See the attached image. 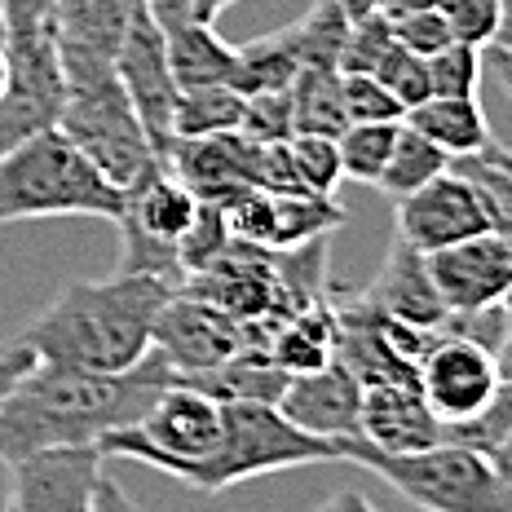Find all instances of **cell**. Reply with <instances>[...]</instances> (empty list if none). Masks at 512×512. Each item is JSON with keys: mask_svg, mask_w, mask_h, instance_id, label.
<instances>
[{"mask_svg": "<svg viewBox=\"0 0 512 512\" xmlns=\"http://www.w3.org/2000/svg\"><path fill=\"white\" fill-rule=\"evenodd\" d=\"M177 380V371L151 349L128 371H76L36 362L0 398V460L18 464L45 451H80L128 429Z\"/></svg>", "mask_w": 512, "mask_h": 512, "instance_id": "1", "label": "cell"}, {"mask_svg": "<svg viewBox=\"0 0 512 512\" xmlns=\"http://www.w3.org/2000/svg\"><path fill=\"white\" fill-rule=\"evenodd\" d=\"M177 287L155 274L67 283L23 327L36 362L76 371H128L155 345V318Z\"/></svg>", "mask_w": 512, "mask_h": 512, "instance_id": "2", "label": "cell"}, {"mask_svg": "<svg viewBox=\"0 0 512 512\" xmlns=\"http://www.w3.org/2000/svg\"><path fill=\"white\" fill-rule=\"evenodd\" d=\"M124 190L106 181L62 128L31 137L0 155V226L49 217L120 221Z\"/></svg>", "mask_w": 512, "mask_h": 512, "instance_id": "3", "label": "cell"}, {"mask_svg": "<svg viewBox=\"0 0 512 512\" xmlns=\"http://www.w3.org/2000/svg\"><path fill=\"white\" fill-rule=\"evenodd\" d=\"M345 464L376 473L384 486H393L424 512H512L495 460L473 446L437 442L424 451L384 455L371 451L362 437H345Z\"/></svg>", "mask_w": 512, "mask_h": 512, "instance_id": "4", "label": "cell"}, {"mask_svg": "<svg viewBox=\"0 0 512 512\" xmlns=\"http://www.w3.org/2000/svg\"><path fill=\"white\" fill-rule=\"evenodd\" d=\"M221 442H226V402H217L190 380H173L146 407L142 420L102 437L98 455L151 464L164 477L190 486V477L221 451Z\"/></svg>", "mask_w": 512, "mask_h": 512, "instance_id": "5", "label": "cell"}, {"mask_svg": "<svg viewBox=\"0 0 512 512\" xmlns=\"http://www.w3.org/2000/svg\"><path fill=\"white\" fill-rule=\"evenodd\" d=\"M305 464H345V437L332 442V437L296 429L270 402H226V442L190 477V490L221 495V490L252 482V477Z\"/></svg>", "mask_w": 512, "mask_h": 512, "instance_id": "6", "label": "cell"}, {"mask_svg": "<svg viewBox=\"0 0 512 512\" xmlns=\"http://www.w3.org/2000/svg\"><path fill=\"white\" fill-rule=\"evenodd\" d=\"M58 128L120 190H128L137 177L159 164L151 137H146V128L137 120L124 84L115 80V71L89 76V80H67V102H62Z\"/></svg>", "mask_w": 512, "mask_h": 512, "instance_id": "7", "label": "cell"}, {"mask_svg": "<svg viewBox=\"0 0 512 512\" xmlns=\"http://www.w3.org/2000/svg\"><path fill=\"white\" fill-rule=\"evenodd\" d=\"M199 199L164 168V159L124 190L120 212V274H155L181 287V239L195 226Z\"/></svg>", "mask_w": 512, "mask_h": 512, "instance_id": "8", "label": "cell"}, {"mask_svg": "<svg viewBox=\"0 0 512 512\" xmlns=\"http://www.w3.org/2000/svg\"><path fill=\"white\" fill-rule=\"evenodd\" d=\"M5 53L9 76L0 89V155L58 128L62 102H67V71H62L53 31L5 40Z\"/></svg>", "mask_w": 512, "mask_h": 512, "instance_id": "9", "label": "cell"}, {"mask_svg": "<svg viewBox=\"0 0 512 512\" xmlns=\"http://www.w3.org/2000/svg\"><path fill=\"white\" fill-rule=\"evenodd\" d=\"M415 384H420L424 402L433 407L437 420L460 424V420H473V415L495 398L504 376H499L495 349L477 345V340H464V336L437 332L429 354L415 367Z\"/></svg>", "mask_w": 512, "mask_h": 512, "instance_id": "10", "label": "cell"}, {"mask_svg": "<svg viewBox=\"0 0 512 512\" xmlns=\"http://www.w3.org/2000/svg\"><path fill=\"white\" fill-rule=\"evenodd\" d=\"M115 80L124 84V93L146 128V137H151L155 155H164L168 142H173V106H177L181 89L173 80V67H168L164 27H159L142 5H137L133 23L124 31L120 53H115Z\"/></svg>", "mask_w": 512, "mask_h": 512, "instance_id": "11", "label": "cell"}, {"mask_svg": "<svg viewBox=\"0 0 512 512\" xmlns=\"http://www.w3.org/2000/svg\"><path fill=\"white\" fill-rule=\"evenodd\" d=\"M164 362L177 371V380H195L204 371L230 362L243 349V323L221 314L217 305L199 301V296L173 292L168 305L155 318V345Z\"/></svg>", "mask_w": 512, "mask_h": 512, "instance_id": "12", "label": "cell"}, {"mask_svg": "<svg viewBox=\"0 0 512 512\" xmlns=\"http://www.w3.org/2000/svg\"><path fill=\"white\" fill-rule=\"evenodd\" d=\"M393 234L402 243H411L415 252L433 256L451 243H464V239H477V234H490L486 230V212L477 204L473 186L446 168L442 177H433L429 186L411 190L407 199H398V221H393Z\"/></svg>", "mask_w": 512, "mask_h": 512, "instance_id": "13", "label": "cell"}, {"mask_svg": "<svg viewBox=\"0 0 512 512\" xmlns=\"http://www.w3.org/2000/svg\"><path fill=\"white\" fill-rule=\"evenodd\" d=\"M98 482H102L98 446L31 455V460L9 464L5 512H93Z\"/></svg>", "mask_w": 512, "mask_h": 512, "instance_id": "14", "label": "cell"}, {"mask_svg": "<svg viewBox=\"0 0 512 512\" xmlns=\"http://www.w3.org/2000/svg\"><path fill=\"white\" fill-rule=\"evenodd\" d=\"M137 14V0H53V40L67 80L115 71V53Z\"/></svg>", "mask_w": 512, "mask_h": 512, "instance_id": "15", "label": "cell"}, {"mask_svg": "<svg viewBox=\"0 0 512 512\" xmlns=\"http://www.w3.org/2000/svg\"><path fill=\"white\" fill-rule=\"evenodd\" d=\"M429 274L437 296L446 301V314H473V309L504 305L512 287V252L495 234H477V239L433 252Z\"/></svg>", "mask_w": 512, "mask_h": 512, "instance_id": "16", "label": "cell"}, {"mask_svg": "<svg viewBox=\"0 0 512 512\" xmlns=\"http://www.w3.org/2000/svg\"><path fill=\"white\" fill-rule=\"evenodd\" d=\"M274 407L314 437H362V380L340 358L305 376H287Z\"/></svg>", "mask_w": 512, "mask_h": 512, "instance_id": "17", "label": "cell"}, {"mask_svg": "<svg viewBox=\"0 0 512 512\" xmlns=\"http://www.w3.org/2000/svg\"><path fill=\"white\" fill-rule=\"evenodd\" d=\"M362 442L384 455H407L442 442V420L420 384H367L362 389Z\"/></svg>", "mask_w": 512, "mask_h": 512, "instance_id": "18", "label": "cell"}, {"mask_svg": "<svg viewBox=\"0 0 512 512\" xmlns=\"http://www.w3.org/2000/svg\"><path fill=\"white\" fill-rule=\"evenodd\" d=\"M362 301L380 314L398 318V323H415V327H437L446 318V301L437 296L433 274H429V256L415 252L411 243H402L393 234L389 252H384L380 274L371 279L367 292H358Z\"/></svg>", "mask_w": 512, "mask_h": 512, "instance_id": "19", "label": "cell"}, {"mask_svg": "<svg viewBox=\"0 0 512 512\" xmlns=\"http://www.w3.org/2000/svg\"><path fill=\"white\" fill-rule=\"evenodd\" d=\"M336 309L332 301H318L301 314L283 318L265 340V358L283 371V376H305L336 358Z\"/></svg>", "mask_w": 512, "mask_h": 512, "instance_id": "20", "label": "cell"}, {"mask_svg": "<svg viewBox=\"0 0 512 512\" xmlns=\"http://www.w3.org/2000/svg\"><path fill=\"white\" fill-rule=\"evenodd\" d=\"M164 49H168V67H173L177 89H204V84H226L234 76V45L217 36V27L208 23H186L164 31Z\"/></svg>", "mask_w": 512, "mask_h": 512, "instance_id": "21", "label": "cell"}, {"mask_svg": "<svg viewBox=\"0 0 512 512\" xmlns=\"http://www.w3.org/2000/svg\"><path fill=\"white\" fill-rule=\"evenodd\" d=\"M402 124H411L420 137H429L433 146H442L451 159L477 155L490 146L482 98H429V102L411 106V111L402 115Z\"/></svg>", "mask_w": 512, "mask_h": 512, "instance_id": "22", "label": "cell"}, {"mask_svg": "<svg viewBox=\"0 0 512 512\" xmlns=\"http://www.w3.org/2000/svg\"><path fill=\"white\" fill-rule=\"evenodd\" d=\"M451 168L473 186L477 204L486 212V230L512 252V168L499 159V146L490 142L477 155H460L451 159Z\"/></svg>", "mask_w": 512, "mask_h": 512, "instance_id": "23", "label": "cell"}, {"mask_svg": "<svg viewBox=\"0 0 512 512\" xmlns=\"http://www.w3.org/2000/svg\"><path fill=\"white\" fill-rule=\"evenodd\" d=\"M292 124L296 133L318 137H340L349 128L336 67H301V76L292 80Z\"/></svg>", "mask_w": 512, "mask_h": 512, "instance_id": "24", "label": "cell"}, {"mask_svg": "<svg viewBox=\"0 0 512 512\" xmlns=\"http://www.w3.org/2000/svg\"><path fill=\"white\" fill-rule=\"evenodd\" d=\"M340 221H345V208L336 204V195H309V190L274 195L270 252H292V248H305V243H314V239H327Z\"/></svg>", "mask_w": 512, "mask_h": 512, "instance_id": "25", "label": "cell"}, {"mask_svg": "<svg viewBox=\"0 0 512 512\" xmlns=\"http://www.w3.org/2000/svg\"><path fill=\"white\" fill-rule=\"evenodd\" d=\"M349 27H354V18H349L336 0H314L309 14H301L296 23H287L279 31L287 45H292L301 67H336L340 71V53H345Z\"/></svg>", "mask_w": 512, "mask_h": 512, "instance_id": "26", "label": "cell"}, {"mask_svg": "<svg viewBox=\"0 0 512 512\" xmlns=\"http://www.w3.org/2000/svg\"><path fill=\"white\" fill-rule=\"evenodd\" d=\"M301 76V62H296L292 45L283 40V31H270L261 40L234 49V76L230 89L252 98V93H274V89H292V80Z\"/></svg>", "mask_w": 512, "mask_h": 512, "instance_id": "27", "label": "cell"}, {"mask_svg": "<svg viewBox=\"0 0 512 512\" xmlns=\"http://www.w3.org/2000/svg\"><path fill=\"white\" fill-rule=\"evenodd\" d=\"M446 168H451V155H446L442 146H433L429 137H420L411 124H398V142H393V155H389V164H384L376 190L398 204V199H407L411 190H420V186H429L433 177H442Z\"/></svg>", "mask_w": 512, "mask_h": 512, "instance_id": "28", "label": "cell"}, {"mask_svg": "<svg viewBox=\"0 0 512 512\" xmlns=\"http://www.w3.org/2000/svg\"><path fill=\"white\" fill-rule=\"evenodd\" d=\"M243 120V93L226 84H204V89H181L173 106V137H217L239 133Z\"/></svg>", "mask_w": 512, "mask_h": 512, "instance_id": "29", "label": "cell"}, {"mask_svg": "<svg viewBox=\"0 0 512 512\" xmlns=\"http://www.w3.org/2000/svg\"><path fill=\"white\" fill-rule=\"evenodd\" d=\"M398 124H349L345 133L336 137L340 173L349 181H362V186H376L384 164H389V155H393V142H398Z\"/></svg>", "mask_w": 512, "mask_h": 512, "instance_id": "30", "label": "cell"}, {"mask_svg": "<svg viewBox=\"0 0 512 512\" xmlns=\"http://www.w3.org/2000/svg\"><path fill=\"white\" fill-rule=\"evenodd\" d=\"M437 14H442L455 45L486 53L504 36V5L499 0H437Z\"/></svg>", "mask_w": 512, "mask_h": 512, "instance_id": "31", "label": "cell"}, {"mask_svg": "<svg viewBox=\"0 0 512 512\" xmlns=\"http://www.w3.org/2000/svg\"><path fill=\"white\" fill-rule=\"evenodd\" d=\"M292 151V168L296 181L309 190V195H336V186L345 181L340 173V151H336V137H318V133H296L287 142Z\"/></svg>", "mask_w": 512, "mask_h": 512, "instance_id": "32", "label": "cell"}, {"mask_svg": "<svg viewBox=\"0 0 512 512\" xmlns=\"http://www.w3.org/2000/svg\"><path fill=\"white\" fill-rule=\"evenodd\" d=\"M384 89L393 93V98L402 102V111H411V106L429 102L433 98V84H429V58H420V53L402 49L398 40H393L389 49H384V58L376 62V71H371Z\"/></svg>", "mask_w": 512, "mask_h": 512, "instance_id": "33", "label": "cell"}, {"mask_svg": "<svg viewBox=\"0 0 512 512\" xmlns=\"http://www.w3.org/2000/svg\"><path fill=\"white\" fill-rule=\"evenodd\" d=\"M433 98H482V49L446 45L429 58Z\"/></svg>", "mask_w": 512, "mask_h": 512, "instance_id": "34", "label": "cell"}, {"mask_svg": "<svg viewBox=\"0 0 512 512\" xmlns=\"http://www.w3.org/2000/svg\"><path fill=\"white\" fill-rule=\"evenodd\" d=\"M239 133L252 137V142H261V146L292 142V137H296V124H292V89L252 93V98H243Z\"/></svg>", "mask_w": 512, "mask_h": 512, "instance_id": "35", "label": "cell"}, {"mask_svg": "<svg viewBox=\"0 0 512 512\" xmlns=\"http://www.w3.org/2000/svg\"><path fill=\"white\" fill-rule=\"evenodd\" d=\"M340 93H345V115L349 124H398L402 102L393 98L384 84L371 76V71H358V76H340Z\"/></svg>", "mask_w": 512, "mask_h": 512, "instance_id": "36", "label": "cell"}, {"mask_svg": "<svg viewBox=\"0 0 512 512\" xmlns=\"http://www.w3.org/2000/svg\"><path fill=\"white\" fill-rule=\"evenodd\" d=\"M393 45V23L384 9L376 14L358 18L349 27V40H345V53H340V76H358V71H376V62L384 58V49Z\"/></svg>", "mask_w": 512, "mask_h": 512, "instance_id": "37", "label": "cell"}, {"mask_svg": "<svg viewBox=\"0 0 512 512\" xmlns=\"http://www.w3.org/2000/svg\"><path fill=\"white\" fill-rule=\"evenodd\" d=\"M389 23H393V40H398L402 49L420 53V58H433L437 49L451 45V31H446L437 5L433 9H407V14H389Z\"/></svg>", "mask_w": 512, "mask_h": 512, "instance_id": "38", "label": "cell"}, {"mask_svg": "<svg viewBox=\"0 0 512 512\" xmlns=\"http://www.w3.org/2000/svg\"><path fill=\"white\" fill-rule=\"evenodd\" d=\"M0 31H5V40L53 31V0H0Z\"/></svg>", "mask_w": 512, "mask_h": 512, "instance_id": "39", "label": "cell"}, {"mask_svg": "<svg viewBox=\"0 0 512 512\" xmlns=\"http://www.w3.org/2000/svg\"><path fill=\"white\" fill-rule=\"evenodd\" d=\"M31 367H36V354L27 349V340H23V336L0 340V398H5V393L14 389V384L23 380Z\"/></svg>", "mask_w": 512, "mask_h": 512, "instance_id": "40", "label": "cell"}, {"mask_svg": "<svg viewBox=\"0 0 512 512\" xmlns=\"http://www.w3.org/2000/svg\"><path fill=\"white\" fill-rule=\"evenodd\" d=\"M137 5H142L146 14H151L164 31H168V27H177V23H186V18H190V0H137Z\"/></svg>", "mask_w": 512, "mask_h": 512, "instance_id": "41", "label": "cell"}, {"mask_svg": "<svg viewBox=\"0 0 512 512\" xmlns=\"http://www.w3.org/2000/svg\"><path fill=\"white\" fill-rule=\"evenodd\" d=\"M93 512H142L133 504V499L124 495V486L120 482H111V477L102 473V482H98V499H93Z\"/></svg>", "mask_w": 512, "mask_h": 512, "instance_id": "42", "label": "cell"}, {"mask_svg": "<svg viewBox=\"0 0 512 512\" xmlns=\"http://www.w3.org/2000/svg\"><path fill=\"white\" fill-rule=\"evenodd\" d=\"M314 512H376V508L367 504V495H362V490H336V495L323 499Z\"/></svg>", "mask_w": 512, "mask_h": 512, "instance_id": "43", "label": "cell"}, {"mask_svg": "<svg viewBox=\"0 0 512 512\" xmlns=\"http://www.w3.org/2000/svg\"><path fill=\"white\" fill-rule=\"evenodd\" d=\"M230 5H239V0H190V18H195V23L217 27V18L226 14Z\"/></svg>", "mask_w": 512, "mask_h": 512, "instance_id": "44", "label": "cell"}, {"mask_svg": "<svg viewBox=\"0 0 512 512\" xmlns=\"http://www.w3.org/2000/svg\"><path fill=\"white\" fill-rule=\"evenodd\" d=\"M495 468H499V482H504V490H508V499H512V437H504V442L495 446Z\"/></svg>", "mask_w": 512, "mask_h": 512, "instance_id": "45", "label": "cell"}, {"mask_svg": "<svg viewBox=\"0 0 512 512\" xmlns=\"http://www.w3.org/2000/svg\"><path fill=\"white\" fill-rule=\"evenodd\" d=\"M490 67H495V76L504 80V89H508V98H512V49L490 45Z\"/></svg>", "mask_w": 512, "mask_h": 512, "instance_id": "46", "label": "cell"}, {"mask_svg": "<svg viewBox=\"0 0 512 512\" xmlns=\"http://www.w3.org/2000/svg\"><path fill=\"white\" fill-rule=\"evenodd\" d=\"M336 5H340V9H345V14H349V18H354V23H358V18L376 14V9L384 5V0H336Z\"/></svg>", "mask_w": 512, "mask_h": 512, "instance_id": "47", "label": "cell"}, {"mask_svg": "<svg viewBox=\"0 0 512 512\" xmlns=\"http://www.w3.org/2000/svg\"><path fill=\"white\" fill-rule=\"evenodd\" d=\"M499 376H504V384H512V336L504 340V345H499Z\"/></svg>", "mask_w": 512, "mask_h": 512, "instance_id": "48", "label": "cell"}, {"mask_svg": "<svg viewBox=\"0 0 512 512\" xmlns=\"http://www.w3.org/2000/svg\"><path fill=\"white\" fill-rule=\"evenodd\" d=\"M9 508V464L0 460V512Z\"/></svg>", "mask_w": 512, "mask_h": 512, "instance_id": "49", "label": "cell"}, {"mask_svg": "<svg viewBox=\"0 0 512 512\" xmlns=\"http://www.w3.org/2000/svg\"><path fill=\"white\" fill-rule=\"evenodd\" d=\"M5 76H9V53H5V40H0V89H5Z\"/></svg>", "mask_w": 512, "mask_h": 512, "instance_id": "50", "label": "cell"}, {"mask_svg": "<svg viewBox=\"0 0 512 512\" xmlns=\"http://www.w3.org/2000/svg\"><path fill=\"white\" fill-rule=\"evenodd\" d=\"M504 323H508V336H512V287H508V296H504Z\"/></svg>", "mask_w": 512, "mask_h": 512, "instance_id": "51", "label": "cell"}, {"mask_svg": "<svg viewBox=\"0 0 512 512\" xmlns=\"http://www.w3.org/2000/svg\"><path fill=\"white\" fill-rule=\"evenodd\" d=\"M499 159H504V164L512 168V151H499Z\"/></svg>", "mask_w": 512, "mask_h": 512, "instance_id": "52", "label": "cell"}]
</instances>
